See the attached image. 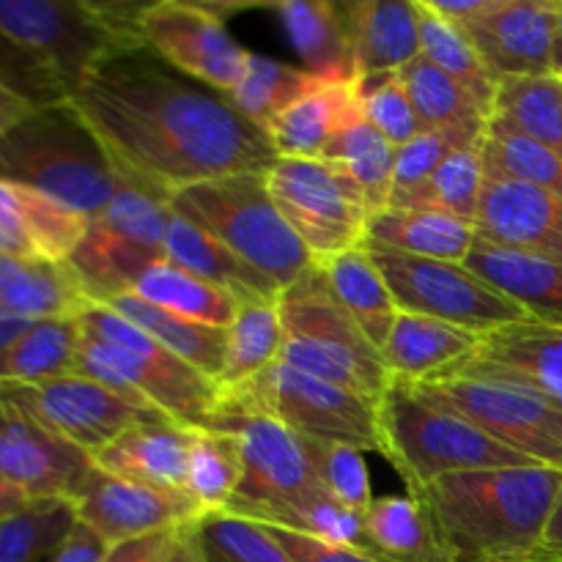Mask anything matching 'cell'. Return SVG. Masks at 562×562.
Segmentation results:
<instances>
[{
	"label": "cell",
	"mask_w": 562,
	"mask_h": 562,
	"mask_svg": "<svg viewBox=\"0 0 562 562\" xmlns=\"http://www.w3.org/2000/svg\"><path fill=\"white\" fill-rule=\"evenodd\" d=\"M71 104L124 173L168 192L234 173H269L272 140L228 97L165 64L146 44L108 55Z\"/></svg>",
	"instance_id": "obj_1"
},
{
	"label": "cell",
	"mask_w": 562,
	"mask_h": 562,
	"mask_svg": "<svg viewBox=\"0 0 562 562\" xmlns=\"http://www.w3.org/2000/svg\"><path fill=\"white\" fill-rule=\"evenodd\" d=\"M146 3L119 0H0V86L31 108L71 102L88 71L143 44Z\"/></svg>",
	"instance_id": "obj_2"
},
{
	"label": "cell",
	"mask_w": 562,
	"mask_h": 562,
	"mask_svg": "<svg viewBox=\"0 0 562 562\" xmlns=\"http://www.w3.org/2000/svg\"><path fill=\"white\" fill-rule=\"evenodd\" d=\"M562 472L497 467L453 472L415 494L453 562H538Z\"/></svg>",
	"instance_id": "obj_3"
},
{
	"label": "cell",
	"mask_w": 562,
	"mask_h": 562,
	"mask_svg": "<svg viewBox=\"0 0 562 562\" xmlns=\"http://www.w3.org/2000/svg\"><path fill=\"white\" fill-rule=\"evenodd\" d=\"M77 324L75 373L179 426L212 431L223 401V387L214 379L170 355L113 307L91 305Z\"/></svg>",
	"instance_id": "obj_4"
},
{
	"label": "cell",
	"mask_w": 562,
	"mask_h": 562,
	"mask_svg": "<svg viewBox=\"0 0 562 562\" xmlns=\"http://www.w3.org/2000/svg\"><path fill=\"white\" fill-rule=\"evenodd\" d=\"M0 179L93 220L113 198L121 170L80 110L60 102L33 108L0 137Z\"/></svg>",
	"instance_id": "obj_5"
},
{
	"label": "cell",
	"mask_w": 562,
	"mask_h": 562,
	"mask_svg": "<svg viewBox=\"0 0 562 562\" xmlns=\"http://www.w3.org/2000/svg\"><path fill=\"white\" fill-rule=\"evenodd\" d=\"M283 322L280 360L322 382L379 404L393 384L382 349L362 333L327 274L313 263L278 300Z\"/></svg>",
	"instance_id": "obj_6"
},
{
	"label": "cell",
	"mask_w": 562,
	"mask_h": 562,
	"mask_svg": "<svg viewBox=\"0 0 562 562\" xmlns=\"http://www.w3.org/2000/svg\"><path fill=\"white\" fill-rule=\"evenodd\" d=\"M379 431L382 456L412 497L453 472L532 464L470 420L431 404L412 384L395 379L379 401Z\"/></svg>",
	"instance_id": "obj_7"
},
{
	"label": "cell",
	"mask_w": 562,
	"mask_h": 562,
	"mask_svg": "<svg viewBox=\"0 0 562 562\" xmlns=\"http://www.w3.org/2000/svg\"><path fill=\"white\" fill-rule=\"evenodd\" d=\"M170 206L245 258L280 294L316 263L274 206L267 173H234L184 187L170 198Z\"/></svg>",
	"instance_id": "obj_8"
},
{
	"label": "cell",
	"mask_w": 562,
	"mask_h": 562,
	"mask_svg": "<svg viewBox=\"0 0 562 562\" xmlns=\"http://www.w3.org/2000/svg\"><path fill=\"white\" fill-rule=\"evenodd\" d=\"M170 217L168 192L121 170L110 203L88 220L86 236L69 256V267L93 305L130 294L148 267L165 261Z\"/></svg>",
	"instance_id": "obj_9"
},
{
	"label": "cell",
	"mask_w": 562,
	"mask_h": 562,
	"mask_svg": "<svg viewBox=\"0 0 562 562\" xmlns=\"http://www.w3.org/2000/svg\"><path fill=\"white\" fill-rule=\"evenodd\" d=\"M225 404L278 420L300 439L349 445L362 453L382 456L379 404L274 362L250 382L223 390Z\"/></svg>",
	"instance_id": "obj_10"
},
{
	"label": "cell",
	"mask_w": 562,
	"mask_h": 562,
	"mask_svg": "<svg viewBox=\"0 0 562 562\" xmlns=\"http://www.w3.org/2000/svg\"><path fill=\"white\" fill-rule=\"evenodd\" d=\"M423 398L464 417L538 467L562 472V404L521 384L448 373L412 384Z\"/></svg>",
	"instance_id": "obj_11"
},
{
	"label": "cell",
	"mask_w": 562,
	"mask_h": 562,
	"mask_svg": "<svg viewBox=\"0 0 562 562\" xmlns=\"http://www.w3.org/2000/svg\"><path fill=\"white\" fill-rule=\"evenodd\" d=\"M366 247L387 280L398 311L439 318L477 335H488L510 324L536 322L519 302L494 289L467 263L406 256L371 241H366Z\"/></svg>",
	"instance_id": "obj_12"
},
{
	"label": "cell",
	"mask_w": 562,
	"mask_h": 562,
	"mask_svg": "<svg viewBox=\"0 0 562 562\" xmlns=\"http://www.w3.org/2000/svg\"><path fill=\"white\" fill-rule=\"evenodd\" d=\"M274 206L316 261L366 245L368 203L357 181L329 159H283L267 173Z\"/></svg>",
	"instance_id": "obj_13"
},
{
	"label": "cell",
	"mask_w": 562,
	"mask_h": 562,
	"mask_svg": "<svg viewBox=\"0 0 562 562\" xmlns=\"http://www.w3.org/2000/svg\"><path fill=\"white\" fill-rule=\"evenodd\" d=\"M228 3H146L137 16V33L148 49L181 75L228 97L245 71L247 49L225 25Z\"/></svg>",
	"instance_id": "obj_14"
},
{
	"label": "cell",
	"mask_w": 562,
	"mask_h": 562,
	"mask_svg": "<svg viewBox=\"0 0 562 562\" xmlns=\"http://www.w3.org/2000/svg\"><path fill=\"white\" fill-rule=\"evenodd\" d=\"M0 395L27 412L49 434L88 456H97L132 426L162 417L130 404L80 373L38 384H0Z\"/></svg>",
	"instance_id": "obj_15"
},
{
	"label": "cell",
	"mask_w": 562,
	"mask_h": 562,
	"mask_svg": "<svg viewBox=\"0 0 562 562\" xmlns=\"http://www.w3.org/2000/svg\"><path fill=\"white\" fill-rule=\"evenodd\" d=\"M212 431L234 434L239 439L245 472H241V483L234 503H296V499L322 488L316 475H313L305 439L291 434L289 428L280 426L272 417L241 412L220 401V412Z\"/></svg>",
	"instance_id": "obj_16"
},
{
	"label": "cell",
	"mask_w": 562,
	"mask_h": 562,
	"mask_svg": "<svg viewBox=\"0 0 562 562\" xmlns=\"http://www.w3.org/2000/svg\"><path fill=\"white\" fill-rule=\"evenodd\" d=\"M69 503L75 508V519L97 532L108 547L181 530L201 519L184 492L124 481L99 467L82 477Z\"/></svg>",
	"instance_id": "obj_17"
},
{
	"label": "cell",
	"mask_w": 562,
	"mask_h": 562,
	"mask_svg": "<svg viewBox=\"0 0 562 562\" xmlns=\"http://www.w3.org/2000/svg\"><path fill=\"white\" fill-rule=\"evenodd\" d=\"M91 470V456L49 434L0 395V481L11 483L31 503L71 499Z\"/></svg>",
	"instance_id": "obj_18"
},
{
	"label": "cell",
	"mask_w": 562,
	"mask_h": 562,
	"mask_svg": "<svg viewBox=\"0 0 562 562\" xmlns=\"http://www.w3.org/2000/svg\"><path fill=\"white\" fill-rule=\"evenodd\" d=\"M461 27L497 86L554 71V0H488Z\"/></svg>",
	"instance_id": "obj_19"
},
{
	"label": "cell",
	"mask_w": 562,
	"mask_h": 562,
	"mask_svg": "<svg viewBox=\"0 0 562 562\" xmlns=\"http://www.w3.org/2000/svg\"><path fill=\"white\" fill-rule=\"evenodd\" d=\"M475 228L477 239L562 263V201L536 187L486 179Z\"/></svg>",
	"instance_id": "obj_20"
},
{
	"label": "cell",
	"mask_w": 562,
	"mask_h": 562,
	"mask_svg": "<svg viewBox=\"0 0 562 562\" xmlns=\"http://www.w3.org/2000/svg\"><path fill=\"white\" fill-rule=\"evenodd\" d=\"M450 373L503 379L562 404V327L525 322L494 329L483 335L475 355Z\"/></svg>",
	"instance_id": "obj_21"
},
{
	"label": "cell",
	"mask_w": 562,
	"mask_h": 562,
	"mask_svg": "<svg viewBox=\"0 0 562 562\" xmlns=\"http://www.w3.org/2000/svg\"><path fill=\"white\" fill-rule=\"evenodd\" d=\"M360 115V75H313L267 135L278 157L322 159L335 135Z\"/></svg>",
	"instance_id": "obj_22"
},
{
	"label": "cell",
	"mask_w": 562,
	"mask_h": 562,
	"mask_svg": "<svg viewBox=\"0 0 562 562\" xmlns=\"http://www.w3.org/2000/svg\"><path fill=\"white\" fill-rule=\"evenodd\" d=\"M88 220L64 203L0 179V256L69 261Z\"/></svg>",
	"instance_id": "obj_23"
},
{
	"label": "cell",
	"mask_w": 562,
	"mask_h": 562,
	"mask_svg": "<svg viewBox=\"0 0 562 562\" xmlns=\"http://www.w3.org/2000/svg\"><path fill=\"white\" fill-rule=\"evenodd\" d=\"M192 434H195L192 428L179 426L168 417H157L132 426L115 442L91 456V461L102 472L124 481L184 492Z\"/></svg>",
	"instance_id": "obj_24"
},
{
	"label": "cell",
	"mask_w": 562,
	"mask_h": 562,
	"mask_svg": "<svg viewBox=\"0 0 562 562\" xmlns=\"http://www.w3.org/2000/svg\"><path fill=\"white\" fill-rule=\"evenodd\" d=\"M357 75L401 71L420 55L415 0H340Z\"/></svg>",
	"instance_id": "obj_25"
},
{
	"label": "cell",
	"mask_w": 562,
	"mask_h": 562,
	"mask_svg": "<svg viewBox=\"0 0 562 562\" xmlns=\"http://www.w3.org/2000/svg\"><path fill=\"white\" fill-rule=\"evenodd\" d=\"M481 338L483 335L472 329L420 316V313L398 311L382 346V357L395 382L420 384L445 376L470 360L481 346Z\"/></svg>",
	"instance_id": "obj_26"
},
{
	"label": "cell",
	"mask_w": 562,
	"mask_h": 562,
	"mask_svg": "<svg viewBox=\"0 0 562 562\" xmlns=\"http://www.w3.org/2000/svg\"><path fill=\"white\" fill-rule=\"evenodd\" d=\"M91 296L69 261L0 256V307L31 322L80 318Z\"/></svg>",
	"instance_id": "obj_27"
},
{
	"label": "cell",
	"mask_w": 562,
	"mask_h": 562,
	"mask_svg": "<svg viewBox=\"0 0 562 562\" xmlns=\"http://www.w3.org/2000/svg\"><path fill=\"white\" fill-rule=\"evenodd\" d=\"M165 261L176 263L184 272L206 280L214 289H223L239 305L261 300H280V289L272 280L263 278L256 267L236 256L231 247L209 236L190 220L173 212L165 239Z\"/></svg>",
	"instance_id": "obj_28"
},
{
	"label": "cell",
	"mask_w": 562,
	"mask_h": 562,
	"mask_svg": "<svg viewBox=\"0 0 562 562\" xmlns=\"http://www.w3.org/2000/svg\"><path fill=\"white\" fill-rule=\"evenodd\" d=\"M366 241L417 258L467 263L477 241L470 220L428 206H387L368 220Z\"/></svg>",
	"instance_id": "obj_29"
},
{
	"label": "cell",
	"mask_w": 562,
	"mask_h": 562,
	"mask_svg": "<svg viewBox=\"0 0 562 562\" xmlns=\"http://www.w3.org/2000/svg\"><path fill=\"white\" fill-rule=\"evenodd\" d=\"M467 267L519 302L536 322L562 327V263L477 239Z\"/></svg>",
	"instance_id": "obj_30"
},
{
	"label": "cell",
	"mask_w": 562,
	"mask_h": 562,
	"mask_svg": "<svg viewBox=\"0 0 562 562\" xmlns=\"http://www.w3.org/2000/svg\"><path fill=\"white\" fill-rule=\"evenodd\" d=\"M274 11L311 75H357L340 0H272Z\"/></svg>",
	"instance_id": "obj_31"
},
{
	"label": "cell",
	"mask_w": 562,
	"mask_h": 562,
	"mask_svg": "<svg viewBox=\"0 0 562 562\" xmlns=\"http://www.w3.org/2000/svg\"><path fill=\"white\" fill-rule=\"evenodd\" d=\"M368 547L387 562H453L437 525L412 494L373 499L362 514Z\"/></svg>",
	"instance_id": "obj_32"
},
{
	"label": "cell",
	"mask_w": 562,
	"mask_h": 562,
	"mask_svg": "<svg viewBox=\"0 0 562 562\" xmlns=\"http://www.w3.org/2000/svg\"><path fill=\"white\" fill-rule=\"evenodd\" d=\"M108 307H113L115 313L137 324L148 338L157 340L170 355H176L187 366H192L203 376L214 379L220 384L225 368V351H228V329L181 318L176 313L162 311V307L148 305V302H143L132 291L115 296Z\"/></svg>",
	"instance_id": "obj_33"
},
{
	"label": "cell",
	"mask_w": 562,
	"mask_h": 562,
	"mask_svg": "<svg viewBox=\"0 0 562 562\" xmlns=\"http://www.w3.org/2000/svg\"><path fill=\"white\" fill-rule=\"evenodd\" d=\"M228 514L245 516L263 527H280V530L300 532V536L316 538V541L335 543V547H349L371 552L366 536V519L357 510L340 505L333 494L324 488L296 499V503L278 505H228ZM373 554V552H371Z\"/></svg>",
	"instance_id": "obj_34"
},
{
	"label": "cell",
	"mask_w": 562,
	"mask_h": 562,
	"mask_svg": "<svg viewBox=\"0 0 562 562\" xmlns=\"http://www.w3.org/2000/svg\"><path fill=\"white\" fill-rule=\"evenodd\" d=\"M316 263L327 274L333 291L344 302L346 311L355 316V322L360 324L362 333L382 349L390 329H393L395 316H398V305H395L387 280L373 263L368 247H351V250Z\"/></svg>",
	"instance_id": "obj_35"
},
{
	"label": "cell",
	"mask_w": 562,
	"mask_h": 562,
	"mask_svg": "<svg viewBox=\"0 0 562 562\" xmlns=\"http://www.w3.org/2000/svg\"><path fill=\"white\" fill-rule=\"evenodd\" d=\"M488 121L521 132L562 159V80L554 75L503 80Z\"/></svg>",
	"instance_id": "obj_36"
},
{
	"label": "cell",
	"mask_w": 562,
	"mask_h": 562,
	"mask_svg": "<svg viewBox=\"0 0 562 562\" xmlns=\"http://www.w3.org/2000/svg\"><path fill=\"white\" fill-rule=\"evenodd\" d=\"M132 294L140 296L148 305L220 329H228L234 324L236 311H239V302L234 296L225 294L223 289H214L206 280L184 272L170 261L148 267L135 283Z\"/></svg>",
	"instance_id": "obj_37"
},
{
	"label": "cell",
	"mask_w": 562,
	"mask_h": 562,
	"mask_svg": "<svg viewBox=\"0 0 562 562\" xmlns=\"http://www.w3.org/2000/svg\"><path fill=\"white\" fill-rule=\"evenodd\" d=\"M80 324L77 318L36 322L0 360V384H38L69 376L77 366Z\"/></svg>",
	"instance_id": "obj_38"
},
{
	"label": "cell",
	"mask_w": 562,
	"mask_h": 562,
	"mask_svg": "<svg viewBox=\"0 0 562 562\" xmlns=\"http://www.w3.org/2000/svg\"><path fill=\"white\" fill-rule=\"evenodd\" d=\"M417 14H420V55L431 60L437 69L453 77L461 88L475 97V102L492 119L494 97H497V82L488 75L486 64L477 55L475 44L470 42L467 31L445 16L434 14L426 0H415Z\"/></svg>",
	"instance_id": "obj_39"
},
{
	"label": "cell",
	"mask_w": 562,
	"mask_h": 562,
	"mask_svg": "<svg viewBox=\"0 0 562 562\" xmlns=\"http://www.w3.org/2000/svg\"><path fill=\"white\" fill-rule=\"evenodd\" d=\"M239 439L225 431L192 434L190 464H187L184 494L195 505L198 516L223 514L234 503L241 483Z\"/></svg>",
	"instance_id": "obj_40"
},
{
	"label": "cell",
	"mask_w": 562,
	"mask_h": 562,
	"mask_svg": "<svg viewBox=\"0 0 562 562\" xmlns=\"http://www.w3.org/2000/svg\"><path fill=\"white\" fill-rule=\"evenodd\" d=\"M322 159L338 162L357 181V187L366 195L371 217L390 206V201H393L395 146L384 140L362 115L335 135Z\"/></svg>",
	"instance_id": "obj_41"
},
{
	"label": "cell",
	"mask_w": 562,
	"mask_h": 562,
	"mask_svg": "<svg viewBox=\"0 0 562 562\" xmlns=\"http://www.w3.org/2000/svg\"><path fill=\"white\" fill-rule=\"evenodd\" d=\"M283 349V322L278 300H261L239 305L234 324L228 327V351L220 387H236L250 382L280 360Z\"/></svg>",
	"instance_id": "obj_42"
},
{
	"label": "cell",
	"mask_w": 562,
	"mask_h": 562,
	"mask_svg": "<svg viewBox=\"0 0 562 562\" xmlns=\"http://www.w3.org/2000/svg\"><path fill=\"white\" fill-rule=\"evenodd\" d=\"M488 179L519 181L562 201V159L521 132L488 121L481 140Z\"/></svg>",
	"instance_id": "obj_43"
},
{
	"label": "cell",
	"mask_w": 562,
	"mask_h": 562,
	"mask_svg": "<svg viewBox=\"0 0 562 562\" xmlns=\"http://www.w3.org/2000/svg\"><path fill=\"white\" fill-rule=\"evenodd\" d=\"M311 77L313 75L307 69L289 66L278 58L247 49L245 71H241L234 91L228 93V102L247 121H252V124L267 132L269 124L305 91Z\"/></svg>",
	"instance_id": "obj_44"
},
{
	"label": "cell",
	"mask_w": 562,
	"mask_h": 562,
	"mask_svg": "<svg viewBox=\"0 0 562 562\" xmlns=\"http://www.w3.org/2000/svg\"><path fill=\"white\" fill-rule=\"evenodd\" d=\"M486 179L481 143H475L445 159L417 190L395 195L390 206H428L475 223Z\"/></svg>",
	"instance_id": "obj_45"
},
{
	"label": "cell",
	"mask_w": 562,
	"mask_h": 562,
	"mask_svg": "<svg viewBox=\"0 0 562 562\" xmlns=\"http://www.w3.org/2000/svg\"><path fill=\"white\" fill-rule=\"evenodd\" d=\"M398 77L409 93V102L420 119L423 130L488 121V113L475 102V97L423 55L406 64L398 71Z\"/></svg>",
	"instance_id": "obj_46"
},
{
	"label": "cell",
	"mask_w": 562,
	"mask_h": 562,
	"mask_svg": "<svg viewBox=\"0 0 562 562\" xmlns=\"http://www.w3.org/2000/svg\"><path fill=\"white\" fill-rule=\"evenodd\" d=\"M69 499L27 503L14 516L0 519V562H42L55 554L75 527Z\"/></svg>",
	"instance_id": "obj_47"
},
{
	"label": "cell",
	"mask_w": 562,
	"mask_h": 562,
	"mask_svg": "<svg viewBox=\"0 0 562 562\" xmlns=\"http://www.w3.org/2000/svg\"><path fill=\"white\" fill-rule=\"evenodd\" d=\"M192 530L203 562H294L267 527L228 510L201 516Z\"/></svg>",
	"instance_id": "obj_48"
},
{
	"label": "cell",
	"mask_w": 562,
	"mask_h": 562,
	"mask_svg": "<svg viewBox=\"0 0 562 562\" xmlns=\"http://www.w3.org/2000/svg\"><path fill=\"white\" fill-rule=\"evenodd\" d=\"M488 121L477 124H456V126H437L426 130L415 140L404 143L395 148V176H393V198L404 192L417 190L426 179H431L434 170L453 157L461 148H470L483 140Z\"/></svg>",
	"instance_id": "obj_49"
},
{
	"label": "cell",
	"mask_w": 562,
	"mask_h": 562,
	"mask_svg": "<svg viewBox=\"0 0 562 562\" xmlns=\"http://www.w3.org/2000/svg\"><path fill=\"white\" fill-rule=\"evenodd\" d=\"M305 450L313 475L324 492L333 494L340 505L357 510V514H366L371 508V475H368L362 450L349 448V445L313 442V439H305Z\"/></svg>",
	"instance_id": "obj_50"
},
{
	"label": "cell",
	"mask_w": 562,
	"mask_h": 562,
	"mask_svg": "<svg viewBox=\"0 0 562 562\" xmlns=\"http://www.w3.org/2000/svg\"><path fill=\"white\" fill-rule=\"evenodd\" d=\"M360 113L395 148L426 132L412 108L398 71L360 75Z\"/></svg>",
	"instance_id": "obj_51"
},
{
	"label": "cell",
	"mask_w": 562,
	"mask_h": 562,
	"mask_svg": "<svg viewBox=\"0 0 562 562\" xmlns=\"http://www.w3.org/2000/svg\"><path fill=\"white\" fill-rule=\"evenodd\" d=\"M274 538L280 541V547L291 554L294 562H387L371 552H362V549H349V547H335V543L316 541V538L300 536V532L280 530V527H267Z\"/></svg>",
	"instance_id": "obj_52"
},
{
	"label": "cell",
	"mask_w": 562,
	"mask_h": 562,
	"mask_svg": "<svg viewBox=\"0 0 562 562\" xmlns=\"http://www.w3.org/2000/svg\"><path fill=\"white\" fill-rule=\"evenodd\" d=\"M176 538H179V530H168L157 532V536L137 538V541L119 543V547L108 549V558L102 562H165L170 549L176 547Z\"/></svg>",
	"instance_id": "obj_53"
},
{
	"label": "cell",
	"mask_w": 562,
	"mask_h": 562,
	"mask_svg": "<svg viewBox=\"0 0 562 562\" xmlns=\"http://www.w3.org/2000/svg\"><path fill=\"white\" fill-rule=\"evenodd\" d=\"M108 549L110 547L97 532L88 530L80 521H75L69 536L64 538V543L55 549V554L47 562H102L108 558Z\"/></svg>",
	"instance_id": "obj_54"
},
{
	"label": "cell",
	"mask_w": 562,
	"mask_h": 562,
	"mask_svg": "<svg viewBox=\"0 0 562 562\" xmlns=\"http://www.w3.org/2000/svg\"><path fill=\"white\" fill-rule=\"evenodd\" d=\"M538 562H562V488L558 503H554L552 516H549L547 532H543Z\"/></svg>",
	"instance_id": "obj_55"
},
{
	"label": "cell",
	"mask_w": 562,
	"mask_h": 562,
	"mask_svg": "<svg viewBox=\"0 0 562 562\" xmlns=\"http://www.w3.org/2000/svg\"><path fill=\"white\" fill-rule=\"evenodd\" d=\"M33 324L36 322H31V318H22V316H16V313H9L0 307V360L9 355L11 346H14L16 340H20L22 335L33 327Z\"/></svg>",
	"instance_id": "obj_56"
},
{
	"label": "cell",
	"mask_w": 562,
	"mask_h": 562,
	"mask_svg": "<svg viewBox=\"0 0 562 562\" xmlns=\"http://www.w3.org/2000/svg\"><path fill=\"white\" fill-rule=\"evenodd\" d=\"M31 104L25 99H20L16 93H11L9 88L0 86V137L11 130L20 119H25L31 113Z\"/></svg>",
	"instance_id": "obj_57"
},
{
	"label": "cell",
	"mask_w": 562,
	"mask_h": 562,
	"mask_svg": "<svg viewBox=\"0 0 562 562\" xmlns=\"http://www.w3.org/2000/svg\"><path fill=\"white\" fill-rule=\"evenodd\" d=\"M165 562H203L192 525L184 527V530H179V538H176V547L170 549L168 560H165Z\"/></svg>",
	"instance_id": "obj_58"
},
{
	"label": "cell",
	"mask_w": 562,
	"mask_h": 562,
	"mask_svg": "<svg viewBox=\"0 0 562 562\" xmlns=\"http://www.w3.org/2000/svg\"><path fill=\"white\" fill-rule=\"evenodd\" d=\"M27 503H31V499H27L25 494L16 492L11 483L0 481V519H5V516H14L16 510L25 508Z\"/></svg>",
	"instance_id": "obj_59"
},
{
	"label": "cell",
	"mask_w": 562,
	"mask_h": 562,
	"mask_svg": "<svg viewBox=\"0 0 562 562\" xmlns=\"http://www.w3.org/2000/svg\"><path fill=\"white\" fill-rule=\"evenodd\" d=\"M560 69H562V0H554V71Z\"/></svg>",
	"instance_id": "obj_60"
},
{
	"label": "cell",
	"mask_w": 562,
	"mask_h": 562,
	"mask_svg": "<svg viewBox=\"0 0 562 562\" xmlns=\"http://www.w3.org/2000/svg\"><path fill=\"white\" fill-rule=\"evenodd\" d=\"M554 77H558V80H562V69H560V71H554Z\"/></svg>",
	"instance_id": "obj_61"
}]
</instances>
